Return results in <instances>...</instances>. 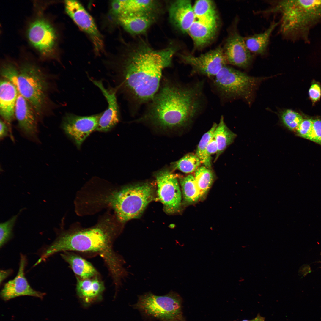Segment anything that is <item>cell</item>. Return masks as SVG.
Listing matches in <instances>:
<instances>
[{
    "label": "cell",
    "instance_id": "cell-1",
    "mask_svg": "<svg viewBox=\"0 0 321 321\" xmlns=\"http://www.w3.org/2000/svg\"><path fill=\"white\" fill-rule=\"evenodd\" d=\"M176 49L159 50L147 47L135 51L112 68L115 88L128 100L135 112L152 99L160 87L164 69L171 64Z\"/></svg>",
    "mask_w": 321,
    "mask_h": 321
},
{
    "label": "cell",
    "instance_id": "cell-2",
    "mask_svg": "<svg viewBox=\"0 0 321 321\" xmlns=\"http://www.w3.org/2000/svg\"><path fill=\"white\" fill-rule=\"evenodd\" d=\"M203 84L199 81L184 84L163 76L158 90L139 120L164 128L186 125L204 107Z\"/></svg>",
    "mask_w": 321,
    "mask_h": 321
},
{
    "label": "cell",
    "instance_id": "cell-3",
    "mask_svg": "<svg viewBox=\"0 0 321 321\" xmlns=\"http://www.w3.org/2000/svg\"><path fill=\"white\" fill-rule=\"evenodd\" d=\"M116 235L114 229L105 223L87 229L61 232L52 243L44 249L41 257L46 260L60 252L97 254L103 258L111 273L115 274L122 270L125 262L113 249Z\"/></svg>",
    "mask_w": 321,
    "mask_h": 321
},
{
    "label": "cell",
    "instance_id": "cell-4",
    "mask_svg": "<svg viewBox=\"0 0 321 321\" xmlns=\"http://www.w3.org/2000/svg\"><path fill=\"white\" fill-rule=\"evenodd\" d=\"M274 4L264 12L280 14L279 25L283 36L309 42L311 30L321 22V0H281Z\"/></svg>",
    "mask_w": 321,
    "mask_h": 321
},
{
    "label": "cell",
    "instance_id": "cell-5",
    "mask_svg": "<svg viewBox=\"0 0 321 321\" xmlns=\"http://www.w3.org/2000/svg\"><path fill=\"white\" fill-rule=\"evenodd\" d=\"M154 196L152 185L144 183L125 186L101 200L114 209L119 220L124 223L140 217Z\"/></svg>",
    "mask_w": 321,
    "mask_h": 321
},
{
    "label": "cell",
    "instance_id": "cell-6",
    "mask_svg": "<svg viewBox=\"0 0 321 321\" xmlns=\"http://www.w3.org/2000/svg\"><path fill=\"white\" fill-rule=\"evenodd\" d=\"M276 75L252 76L226 65L213 78V84L220 96L224 100L242 99L251 105L260 84Z\"/></svg>",
    "mask_w": 321,
    "mask_h": 321
},
{
    "label": "cell",
    "instance_id": "cell-7",
    "mask_svg": "<svg viewBox=\"0 0 321 321\" xmlns=\"http://www.w3.org/2000/svg\"><path fill=\"white\" fill-rule=\"evenodd\" d=\"M15 85L18 93L31 104L37 116L41 115L46 101L48 83L37 65L29 62L22 64Z\"/></svg>",
    "mask_w": 321,
    "mask_h": 321
},
{
    "label": "cell",
    "instance_id": "cell-8",
    "mask_svg": "<svg viewBox=\"0 0 321 321\" xmlns=\"http://www.w3.org/2000/svg\"><path fill=\"white\" fill-rule=\"evenodd\" d=\"M182 303L181 296L173 291L162 296L148 292L139 295L133 306L145 315L160 321H185Z\"/></svg>",
    "mask_w": 321,
    "mask_h": 321
},
{
    "label": "cell",
    "instance_id": "cell-9",
    "mask_svg": "<svg viewBox=\"0 0 321 321\" xmlns=\"http://www.w3.org/2000/svg\"><path fill=\"white\" fill-rule=\"evenodd\" d=\"M26 35L30 45L45 59L58 57L59 35L50 20L40 13L29 23Z\"/></svg>",
    "mask_w": 321,
    "mask_h": 321
},
{
    "label": "cell",
    "instance_id": "cell-10",
    "mask_svg": "<svg viewBox=\"0 0 321 321\" xmlns=\"http://www.w3.org/2000/svg\"><path fill=\"white\" fill-rule=\"evenodd\" d=\"M66 12L78 27L89 37L95 54L99 55L104 51L103 38L92 16L79 1L66 0Z\"/></svg>",
    "mask_w": 321,
    "mask_h": 321
},
{
    "label": "cell",
    "instance_id": "cell-11",
    "mask_svg": "<svg viewBox=\"0 0 321 321\" xmlns=\"http://www.w3.org/2000/svg\"><path fill=\"white\" fill-rule=\"evenodd\" d=\"M183 61L192 67L193 74L214 78L227 64L223 48L221 47L198 56L191 54L180 55Z\"/></svg>",
    "mask_w": 321,
    "mask_h": 321
},
{
    "label": "cell",
    "instance_id": "cell-12",
    "mask_svg": "<svg viewBox=\"0 0 321 321\" xmlns=\"http://www.w3.org/2000/svg\"><path fill=\"white\" fill-rule=\"evenodd\" d=\"M101 114L80 116L67 113L63 118L62 128L67 136L80 148L86 138L96 130Z\"/></svg>",
    "mask_w": 321,
    "mask_h": 321
},
{
    "label": "cell",
    "instance_id": "cell-13",
    "mask_svg": "<svg viewBox=\"0 0 321 321\" xmlns=\"http://www.w3.org/2000/svg\"><path fill=\"white\" fill-rule=\"evenodd\" d=\"M155 176L158 196L163 205L165 211L169 214L176 212L180 207L182 200L177 179L167 170L159 172Z\"/></svg>",
    "mask_w": 321,
    "mask_h": 321
},
{
    "label": "cell",
    "instance_id": "cell-14",
    "mask_svg": "<svg viewBox=\"0 0 321 321\" xmlns=\"http://www.w3.org/2000/svg\"><path fill=\"white\" fill-rule=\"evenodd\" d=\"M223 50L228 64L245 69L251 65L254 55L247 48L244 37L237 30L231 34Z\"/></svg>",
    "mask_w": 321,
    "mask_h": 321
},
{
    "label": "cell",
    "instance_id": "cell-15",
    "mask_svg": "<svg viewBox=\"0 0 321 321\" xmlns=\"http://www.w3.org/2000/svg\"><path fill=\"white\" fill-rule=\"evenodd\" d=\"M26 256L20 255L18 273L15 277L6 283L1 290L0 295L5 301L22 296H29L43 299L45 293L34 289L25 277L24 271L27 264Z\"/></svg>",
    "mask_w": 321,
    "mask_h": 321
},
{
    "label": "cell",
    "instance_id": "cell-16",
    "mask_svg": "<svg viewBox=\"0 0 321 321\" xmlns=\"http://www.w3.org/2000/svg\"><path fill=\"white\" fill-rule=\"evenodd\" d=\"M90 80L100 89L108 104L106 110L102 112L96 130L103 132L109 131L119 120L120 111L116 95L117 91L115 88H105L101 81L91 78Z\"/></svg>",
    "mask_w": 321,
    "mask_h": 321
},
{
    "label": "cell",
    "instance_id": "cell-17",
    "mask_svg": "<svg viewBox=\"0 0 321 321\" xmlns=\"http://www.w3.org/2000/svg\"><path fill=\"white\" fill-rule=\"evenodd\" d=\"M15 115L22 133L31 139L36 140L37 139V116L30 103L19 93L15 105Z\"/></svg>",
    "mask_w": 321,
    "mask_h": 321
},
{
    "label": "cell",
    "instance_id": "cell-18",
    "mask_svg": "<svg viewBox=\"0 0 321 321\" xmlns=\"http://www.w3.org/2000/svg\"><path fill=\"white\" fill-rule=\"evenodd\" d=\"M171 21L183 33H187L196 20L193 7L190 1L179 0L172 2L169 10Z\"/></svg>",
    "mask_w": 321,
    "mask_h": 321
},
{
    "label": "cell",
    "instance_id": "cell-19",
    "mask_svg": "<svg viewBox=\"0 0 321 321\" xmlns=\"http://www.w3.org/2000/svg\"><path fill=\"white\" fill-rule=\"evenodd\" d=\"M115 18L126 31L134 34L145 32L155 19L153 11L123 14Z\"/></svg>",
    "mask_w": 321,
    "mask_h": 321
},
{
    "label": "cell",
    "instance_id": "cell-20",
    "mask_svg": "<svg viewBox=\"0 0 321 321\" xmlns=\"http://www.w3.org/2000/svg\"><path fill=\"white\" fill-rule=\"evenodd\" d=\"M18 92L15 86L7 80H1L0 113L1 116L10 125L15 115V108Z\"/></svg>",
    "mask_w": 321,
    "mask_h": 321
},
{
    "label": "cell",
    "instance_id": "cell-21",
    "mask_svg": "<svg viewBox=\"0 0 321 321\" xmlns=\"http://www.w3.org/2000/svg\"><path fill=\"white\" fill-rule=\"evenodd\" d=\"M157 2L151 0H118L111 2L110 13L115 17L120 14L153 11Z\"/></svg>",
    "mask_w": 321,
    "mask_h": 321
},
{
    "label": "cell",
    "instance_id": "cell-22",
    "mask_svg": "<svg viewBox=\"0 0 321 321\" xmlns=\"http://www.w3.org/2000/svg\"><path fill=\"white\" fill-rule=\"evenodd\" d=\"M217 29L216 22L207 23L195 20L188 33L195 47L201 48L208 43L215 35Z\"/></svg>",
    "mask_w": 321,
    "mask_h": 321
},
{
    "label": "cell",
    "instance_id": "cell-23",
    "mask_svg": "<svg viewBox=\"0 0 321 321\" xmlns=\"http://www.w3.org/2000/svg\"><path fill=\"white\" fill-rule=\"evenodd\" d=\"M76 290L80 298L89 303L99 298L104 289L103 283L96 277L81 279L77 277Z\"/></svg>",
    "mask_w": 321,
    "mask_h": 321
},
{
    "label": "cell",
    "instance_id": "cell-24",
    "mask_svg": "<svg viewBox=\"0 0 321 321\" xmlns=\"http://www.w3.org/2000/svg\"><path fill=\"white\" fill-rule=\"evenodd\" d=\"M279 23L273 22L264 32L244 37L246 45L253 55L262 56L266 53L271 34Z\"/></svg>",
    "mask_w": 321,
    "mask_h": 321
},
{
    "label": "cell",
    "instance_id": "cell-25",
    "mask_svg": "<svg viewBox=\"0 0 321 321\" xmlns=\"http://www.w3.org/2000/svg\"><path fill=\"white\" fill-rule=\"evenodd\" d=\"M62 257L71 267L77 277L81 279L92 278L97 275V272L89 262L70 251L62 252Z\"/></svg>",
    "mask_w": 321,
    "mask_h": 321
},
{
    "label": "cell",
    "instance_id": "cell-26",
    "mask_svg": "<svg viewBox=\"0 0 321 321\" xmlns=\"http://www.w3.org/2000/svg\"><path fill=\"white\" fill-rule=\"evenodd\" d=\"M236 136V134L231 131L226 125L223 117L221 116L213 134V137L216 142L218 148L215 159V160L226 148L233 143Z\"/></svg>",
    "mask_w": 321,
    "mask_h": 321
},
{
    "label": "cell",
    "instance_id": "cell-27",
    "mask_svg": "<svg viewBox=\"0 0 321 321\" xmlns=\"http://www.w3.org/2000/svg\"><path fill=\"white\" fill-rule=\"evenodd\" d=\"M193 9L196 20L207 23L217 22L216 11L212 1H197Z\"/></svg>",
    "mask_w": 321,
    "mask_h": 321
},
{
    "label": "cell",
    "instance_id": "cell-28",
    "mask_svg": "<svg viewBox=\"0 0 321 321\" xmlns=\"http://www.w3.org/2000/svg\"><path fill=\"white\" fill-rule=\"evenodd\" d=\"M180 183L184 200L190 203L197 202L201 196L194 177L192 174H189L182 179L180 180Z\"/></svg>",
    "mask_w": 321,
    "mask_h": 321
},
{
    "label": "cell",
    "instance_id": "cell-29",
    "mask_svg": "<svg viewBox=\"0 0 321 321\" xmlns=\"http://www.w3.org/2000/svg\"><path fill=\"white\" fill-rule=\"evenodd\" d=\"M195 171V181L201 197L206 194L211 187L214 175L212 171L205 166H199Z\"/></svg>",
    "mask_w": 321,
    "mask_h": 321
},
{
    "label": "cell",
    "instance_id": "cell-30",
    "mask_svg": "<svg viewBox=\"0 0 321 321\" xmlns=\"http://www.w3.org/2000/svg\"><path fill=\"white\" fill-rule=\"evenodd\" d=\"M278 115L283 126L289 130L295 132L303 119L300 114L289 109L281 110Z\"/></svg>",
    "mask_w": 321,
    "mask_h": 321
},
{
    "label": "cell",
    "instance_id": "cell-31",
    "mask_svg": "<svg viewBox=\"0 0 321 321\" xmlns=\"http://www.w3.org/2000/svg\"><path fill=\"white\" fill-rule=\"evenodd\" d=\"M201 164L200 159L196 154L189 153L176 162L173 166L174 169L188 173L195 171Z\"/></svg>",
    "mask_w": 321,
    "mask_h": 321
},
{
    "label": "cell",
    "instance_id": "cell-32",
    "mask_svg": "<svg viewBox=\"0 0 321 321\" xmlns=\"http://www.w3.org/2000/svg\"><path fill=\"white\" fill-rule=\"evenodd\" d=\"M217 124L215 123L213 124L209 130L203 135L198 144L196 153L200 159L202 163L209 169L210 168L211 165L207 161L206 151L209 142L213 137L214 133Z\"/></svg>",
    "mask_w": 321,
    "mask_h": 321
},
{
    "label": "cell",
    "instance_id": "cell-33",
    "mask_svg": "<svg viewBox=\"0 0 321 321\" xmlns=\"http://www.w3.org/2000/svg\"><path fill=\"white\" fill-rule=\"evenodd\" d=\"M20 211L7 221L0 224V247L1 248L8 242L13 236V229L19 215Z\"/></svg>",
    "mask_w": 321,
    "mask_h": 321
},
{
    "label": "cell",
    "instance_id": "cell-34",
    "mask_svg": "<svg viewBox=\"0 0 321 321\" xmlns=\"http://www.w3.org/2000/svg\"><path fill=\"white\" fill-rule=\"evenodd\" d=\"M18 72V70L17 67L11 63L5 64L2 67L1 70L2 76L15 86Z\"/></svg>",
    "mask_w": 321,
    "mask_h": 321
},
{
    "label": "cell",
    "instance_id": "cell-35",
    "mask_svg": "<svg viewBox=\"0 0 321 321\" xmlns=\"http://www.w3.org/2000/svg\"><path fill=\"white\" fill-rule=\"evenodd\" d=\"M312 125L313 119H303L295 132L297 136L308 139L312 130Z\"/></svg>",
    "mask_w": 321,
    "mask_h": 321
},
{
    "label": "cell",
    "instance_id": "cell-36",
    "mask_svg": "<svg viewBox=\"0 0 321 321\" xmlns=\"http://www.w3.org/2000/svg\"><path fill=\"white\" fill-rule=\"evenodd\" d=\"M308 140L321 145V119H313L312 128Z\"/></svg>",
    "mask_w": 321,
    "mask_h": 321
},
{
    "label": "cell",
    "instance_id": "cell-37",
    "mask_svg": "<svg viewBox=\"0 0 321 321\" xmlns=\"http://www.w3.org/2000/svg\"><path fill=\"white\" fill-rule=\"evenodd\" d=\"M310 98L313 102L318 101L321 96V88L317 83H314L311 85L309 91Z\"/></svg>",
    "mask_w": 321,
    "mask_h": 321
},
{
    "label": "cell",
    "instance_id": "cell-38",
    "mask_svg": "<svg viewBox=\"0 0 321 321\" xmlns=\"http://www.w3.org/2000/svg\"><path fill=\"white\" fill-rule=\"evenodd\" d=\"M218 148L216 141L213 137L209 142L206 151V155L207 161L211 165V155L217 153Z\"/></svg>",
    "mask_w": 321,
    "mask_h": 321
},
{
    "label": "cell",
    "instance_id": "cell-39",
    "mask_svg": "<svg viewBox=\"0 0 321 321\" xmlns=\"http://www.w3.org/2000/svg\"><path fill=\"white\" fill-rule=\"evenodd\" d=\"M0 138L2 139L8 135L10 132L9 128L7 124L1 119L0 121Z\"/></svg>",
    "mask_w": 321,
    "mask_h": 321
},
{
    "label": "cell",
    "instance_id": "cell-40",
    "mask_svg": "<svg viewBox=\"0 0 321 321\" xmlns=\"http://www.w3.org/2000/svg\"><path fill=\"white\" fill-rule=\"evenodd\" d=\"M12 270L10 269L6 270H1L0 272V284L8 277L12 272Z\"/></svg>",
    "mask_w": 321,
    "mask_h": 321
},
{
    "label": "cell",
    "instance_id": "cell-41",
    "mask_svg": "<svg viewBox=\"0 0 321 321\" xmlns=\"http://www.w3.org/2000/svg\"><path fill=\"white\" fill-rule=\"evenodd\" d=\"M265 317L258 314L255 317L250 320V321H265Z\"/></svg>",
    "mask_w": 321,
    "mask_h": 321
},
{
    "label": "cell",
    "instance_id": "cell-42",
    "mask_svg": "<svg viewBox=\"0 0 321 321\" xmlns=\"http://www.w3.org/2000/svg\"><path fill=\"white\" fill-rule=\"evenodd\" d=\"M241 321H250V320H248L245 319V320H242Z\"/></svg>",
    "mask_w": 321,
    "mask_h": 321
}]
</instances>
